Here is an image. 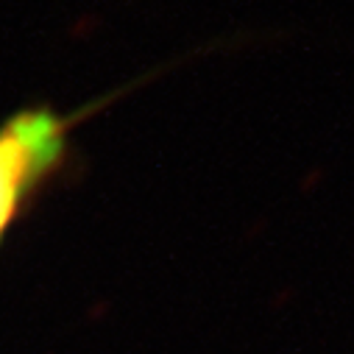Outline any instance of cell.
<instances>
[{"label": "cell", "mask_w": 354, "mask_h": 354, "mask_svg": "<svg viewBox=\"0 0 354 354\" xmlns=\"http://www.w3.org/2000/svg\"><path fill=\"white\" fill-rule=\"evenodd\" d=\"M73 123L75 115L50 106H28L0 123V243L64 165Z\"/></svg>", "instance_id": "obj_1"}]
</instances>
